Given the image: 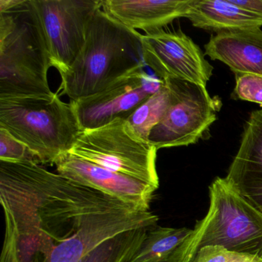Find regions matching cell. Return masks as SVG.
<instances>
[{"mask_svg":"<svg viewBox=\"0 0 262 262\" xmlns=\"http://www.w3.org/2000/svg\"><path fill=\"white\" fill-rule=\"evenodd\" d=\"M20 2L21 0H0V13L14 8Z\"/></svg>","mask_w":262,"mask_h":262,"instance_id":"obj_24","label":"cell"},{"mask_svg":"<svg viewBox=\"0 0 262 262\" xmlns=\"http://www.w3.org/2000/svg\"><path fill=\"white\" fill-rule=\"evenodd\" d=\"M159 217L150 211L122 209L90 216L77 234L56 248L45 262H80L108 239L133 230L157 226Z\"/></svg>","mask_w":262,"mask_h":262,"instance_id":"obj_11","label":"cell"},{"mask_svg":"<svg viewBox=\"0 0 262 262\" xmlns=\"http://www.w3.org/2000/svg\"><path fill=\"white\" fill-rule=\"evenodd\" d=\"M0 128L27 145L38 163L56 165L82 133L74 105L51 98L0 99Z\"/></svg>","mask_w":262,"mask_h":262,"instance_id":"obj_5","label":"cell"},{"mask_svg":"<svg viewBox=\"0 0 262 262\" xmlns=\"http://www.w3.org/2000/svg\"><path fill=\"white\" fill-rule=\"evenodd\" d=\"M192 230L157 225L146 237L128 262H176L178 251Z\"/></svg>","mask_w":262,"mask_h":262,"instance_id":"obj_17","label":"cell"},{"mask_svg":"<svg viewBox=\"0 0 262 262\" xmlns=\"http://www.w3.org/2000/svg\"><path fill=\"white\" fill-rule=\"evenodd\" d=\"M209 208L178 251L176 262H192L199 250L221 246L262 259V212L225 178L209 186Z\"/></svg>","mask_w":262,"mask_h":262,"instance_id":"obj_4","label":"cell"},{"mask_svg":"<svg viewBox=\"0 0 262 262\" xmlns=\"http://www.w3.org/2000/svg\"><path fill=\"white\" fill-rule=\"evenodd\" d=\"M232 4L262 16V0H230Z\"/></svg>","mask_w":262,"mask_h":262,"instance_id":"obj_23","label":"cell"},{"mask_svg":"<svg viewBox=\"0 0 262 262\" xmlns=\"http://www.w3.org/2000/svg\"><path fill=\"white\" fill-rule=\"evenodd\" d=\"M205 55L226 64L234 74L262 76V30L248 29L211 36Z\"/></svg>","mask_w":262,"mask_h":262,"instance_id":"obj_15","label":"cell"},{"mask_svg":"<svg viewBox=\"0 0 262 262\" xmlns=\"http://www.w3.org/2000/svg\"><path fill=\"white\" fill-rule=\"evenodd\" d=\"M151 228L125 231L105 241L80 262H128Z\"/></svg>","mask_w":262,"mask_h":262,"instance_id":"obj_18","label":"cell"},{"mask_svg":"<svg viewBox=\"0 0 262 262\" xmlns=\"http://www.w3.org/2000/svg\"><path fill=\"white\" fill-rule=\"evenodd\" d=\"M225 179L262 212V110L250 114Z\"/></svg>","mask_w":262,"mask_h":262,"instance_id":"obj_13","label":"cell"},{"mask_svg":"<svg viewBox=\"0 0 262 262\" xmlns=\"http://www.w3.org/2000/svg\"><path fill=\"white\" fill-rule=\"evenodd\" d=\"M52 67L62 75L80 53L93 16L103 0H31Z\"/></svg>","mask_w":262,"mask_h":262,"instance_id":"obj_8","label":"cell"},{"mask_svg":"<svg viewBox=\"0 0 262 262\" xmlns=\"http://www.w3.org/2000/svg\"><path fill=\"white\" fill-rule=\"evenodd\" d=\"M0 202L5 217L0 262H45L93 214L136 209L35 160L0 161Z\"/></svg>","mask_w":262,"mask_h":262,"instance_id":"obj_1","label":"cell"},{"mask_svg":"<svg viewBox=\"0 0 262 262\" xmlns=\"http://www.w3.org/2000/svg\"><path fill=\"white\" fill-rule=\"evenodd\" d=\"M185 17L194 27L217 33L262 27V16L230 0H191Z\"/></svg>","mask_w":262,"mask_h":262,"instance_id":"obj_16","label":"cell"},{"mask_svg":"<svg viewBox=\"0 0 262 262\" xmlns=\"http://www.w3.org/2000/svg\"><path fill=\"white\" fill-rule=\"evenodd\" d=\"M66 179L92 188L140 211H149L156 188L148 184L68 154L56 164Z\"/></svg>","mask_w":262,"mask_h":262,"instance_id":"obj_12","label":"cell"},{"mask_svg":"<svg viewBox=\"0 0 262 262\" xmlns=\"http://www.w3.org/2000/svg\"><path fill=\"white\" fill-rule=\"evenodd\" d=\"M157 148L136 134L127 120L82 131L70 154L148 184L158 189Z\"/></svg>","mask_w":262,"mask_h":262,"instance_id":"obj_6","label":"cell"},{"mask_svg":"<svg viewBox=\"0 0 262 262\" xmlns=\"http://www.w3.org/2000/svg\"><path fill=\"white\" fill-rule=\"evenodd\" d=\"M144 62L158 78L182 79L206 87L213 67L202 50L182 33L161 31L142 36Z\"/></svg>","mask_w":262,"mask_h":262,"instance_id":"obj_10","label":"cell"},{"mask_svg":"<svg viewBox=\"0 0 262 262\" xmlns=\"http://www.w3.org/2000/svg\"><path fill=\"white\" fill-rule=\"evenodd\" d=\"M164 82L169 89L171 103L151 129L148 142L157 150L196 143L216 120L217 103L206 87L182 79Z\"/></svg>","mask_w":262,"mask_h":262,"instance_id":"obj_7","label":"cell"},{"mask_svg":"<svg viewBox=\"0 0 262 262\" xmlns=\"http://www.w3.org/2000/svg\"><path fill=\"white\" fill-rule=\"evenodd\" d=\"M146 66L122 76L93 96L73 102L82 131L104 126L116 119L127 120L157 93L164 81L146 71Z\"/></svg>","mask_w":262,"mask_h":262,"instance_id":"obj_9","label":"cell"},{"mask_svg":"<svg viewBox=\"0 0 262 262\" xmlns=\"http://www.w3.org/2000/svg\"><path fill=\"white\" fill-rule=\"evenodd\" d=\"M48 49L31 0L0 13V99L51 98Z\"/></svg>","mask_w":262,"mask_h":262,"instance_id":"obj_3","label":"cell"},{"mask_svg":"<svg viewBox=\"0 0 262 262\" xmlns=\"http://www.w3.org/2000/svg\"><path fill=\"white\" fill-rule=\"evenodd\" d=\"M192 262H262V259L229 251L223 247L206 246L198 251Z\"/></svg>","mask_w":262,"mask_h":262,"instance_id":"obj_21","label":"cell"},{"mask_svg":"<svg viewBox=\"0 0 262 262\" xmlns=\"http://www.w3.org/2000/svg\"><path fill=\"white\" fill-rule=\"evenodd\" d=\"M35 160L25 144L12 136L4 128H0V161L9 162Z\"/></svg>","mask_w":262,"mask_h":262,"instance_id":"obj_20","label":"cell"},{"mask_svg":"<svg viewBox=\"0 0 262 262\" xmlns=\"http://www.w3.org/2000/svg\"><path fill=\"white\" fill-rule=\"evenodd\" d=\"M142 36L102 9L98 10L80 53L60 76L59 92L70 101H78L100 93L122 76L146 66Z\"/></svg>","mask_w":262,"mask_h":262,"instance_id":"obj_2","label":"cell"},{"mask_svg":"<svg viewBox=\"0 0 262 262\" xmlns=\"http://www.w3.org/2000/svg\"><path fill=\"white\" fill-rule=\"evenodd\" d=\"M190 4L191 0H103L102 10L128 28L152 33L185 17Z\"/></svg>","mask_w":262,"mask_h":262,"instance_id":"obj_14","label":"cell"},{"mask_svg":"<svg viewBox=\"0 0 262 262\" xmlns=\"http://www.w3.org/2000/svg\"><path fill=\"white\" fill-rule=\"evenodd\" d=\"M234 94L241 100L262 105V76L255 74H235Z\"/></svg>","mask_w":262,"mask_h":262,"instance_id":"obj_22","label":"cell"},{"mask_svg":"<svg viewBox=\"0 0 262 262\" xmlns=\"http://www.w3.org/2000/svg\"><path fill=\"white\" fill-rule=\"evenodd\" d=\"M171 103V94L165 82L162 88L142 104L127 119L136 134L148 141L151 129L162 120Z\"/></svg>","mask_w":262,"mask_h":262,"instance_id":"obj_19","label":"cell"}]
</instances>
